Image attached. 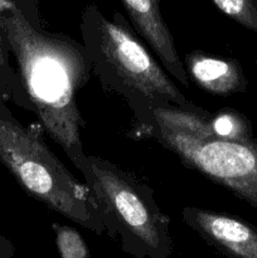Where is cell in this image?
I'll return each mask as SVG.
<instances>
[{
    "mask_svg": "<svg viewBox=\"0 0 257 258\" xmlns=\"http://www.w3.org/2000/svg\"><path fill=\"white\" fill-rule=\"evenodd\" d=\"M0 98L5 102H12L22 110L35 115L33 103L25 91L19 72L10 62V52L4 35L0 32Z\"/></svg>",
    "mask_w": 257,
    "mask_h": 258,
    "instance_id": "9",
    "label": "cell"
},
{
    "mask_svg": "<svg viewBox=\"0 0 257 258\" xmlns=\"http://www.w3.org/2000/svg\"><path fill=\"white\" fill-rule=\"evenodd\" d=\"M183 64L189 80L212 95L229 96L244 92L248 85L241 64L232 58L194 50L185 54Z\"/></svg>",
    "mask_w": 257,
    "mask_h": 258,
    "instance_id": "8",
    "label": "cell"
},
{
    "mask_svg": "<svg viewBox=\"0 0 257 258\" xmlns=\"http://www.w3.org/2000/svg\"><path fill=\"white\" fill-rule=\"evenodd\" d=\"M209 126L216 135L232 140H249L252 128L249 121L242 113L232 108H224L209 117Z\"/></svg>",
    "mask_w": 257,
    "mask_h": 258,
    "instance_id": "10",
    "label": "cell"
},
{
    "mask_svg": "<svg viewBox=\"0 0 257 258\" xmlns=\"http://www.w3.org/2000/svg\"><path fill=\"white\" fill-rule=\"evenodd\" d=\"M133 115L136 135L154 139L188 168L257 208V139L222 138L212 131L211 116L160 101L148 103Z\"/></svg>",
    "mask_w": 257,
    "mask_h": 258,
    "instance_id": "2",
    "label": "cell"
},
{
    "mask_svg": "<svg viewBox=\"0 0 257 258\" xmlns=\"http://www.w3.org/2000/svg\"><path fill=\"white\" fill-rule=\"evenodd\" d=\"M80 30L92 75L106 92L122 98L131 112L160 101L211 116L183 95L121 13L107 18L97 5L88 4L81 17Z\"/></svg>",
    "mask_w": 257,
    "mask_h": 258,
    "instance_id": "3",
    "label": "cell"
},
{
    "mask_svg": "<svg viewBox=\"0 0 257 258\" xmlns=\"http://www.w3.org/2000/svg\"><path fill=\"white\" fill-rule=\"evenodd\" d=\"M0 164L20 188L87 231L106 233L95 197L53 154L42 133L24 126L0 98Z\"/></svg>",
    "mask_w": 257,
    "mask_h": 258,
    "instance_id": "4",
    "label": "cell"
},
{
    "mask_svg": "<svg viewBox=\"0 0 257 258\" xmlns=\"http://www.w3.org/2000/svg\"><path fill=\"white\" fill-rule=\"evenodd\" d=\"M0 32L15 58L35 115L75 166L85 156L86 122L77 105L78 92L92 75L82 43L49 33L12 2L0 7Z\"/></svg>",
    "mask_w": 257,
    "mask_h": 258,
    "instance_id": "1",
    "label": "cell"
},
{
    "mask_svg": "<svg viewBox=\"0 0 257 258\" xmlns=\"http://www.w3.org/2000/svg\"><path fill=\"white\" fill-rule=\"evenodd\" d=\"M212 3L224 15L257 34V0H212Z\"/></svg>",
    "mask_w": 257,
    "mask_h": 258,
    "instance_id": "12",
    "label": "cell"
},
{
    "mask_svg": "<svg viewBox=\"0 0 257 258\" xmlns=\"http://www.w3.org/2000/svg\"><path fill=\"white\" fill-rule=\"evenodd\" d=\"M136 32L145 39L150 49L173 80L188 88V77L183 60L174 44L170 29L163 18L160 0H121Z\"/></svg>",
    "mask_w": 257,
    "mask_h": 258,
    "instance_id": "7",
    "label": "cell"
},
{
    "mask_svg": "<svg viewBox=\"0 0 257 258\" xmlns=\"http://www.w3.org/2000/svg\"><path fill=\"white\" fill-rule=\"evenodd\" d=\"M17 248L14 243L8 237L0 233V258H12L14 257Z\"/></svg>",
    "mask_w": 257,
    "mask_h": 258,
    "instance_id": "13",
    "label": "cell"
},
{
    "mask_svg": "<svg viewBox=\"0 0 257 258\" xmlns=\"http://www.w3.org/2000/svg\"><path fill=\"white\" fill-rule=\"evenodd\" d=\"M52 228L60 258H91L90 249L77 229L58 223L53 224Z\"/></svg>",
    "mask_w": 257,
    "mask_h": 258,
    "instance_id": "11",
    "label": "cell"
},
{
    "mask_svg": "<svg viewBox=\"0 0 257 258\" xmlns=\"http://www.w3.org/2000/svg\"><path fill=\"white\" fill-rule=\"evenodd\" d=\"M181 218L224 258H257V227L244 219L196 207H184Z\"/></svg>",
    "mask_w": 257,
    "mask_h": 258,
    "instance_id": "6",
    "label": "cell"
},
{
    "mask_svg": "<svg viewBox=\"0 0 257 258\" xmlns=\"http://www.w3.org/2000/svg\"><path fill=\"white\" fill-rule=\"evenodd\" d=\"M102 217L106 234L134 258H170V218L149 185L100 156L85 154L75 165Z\"/></svg>",
    "mask_w": 257,
    "mask_h": 258,
    "instance_id": "5",
    "label": "cell"
}]
</instances>
